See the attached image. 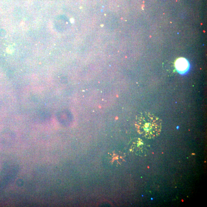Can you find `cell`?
Here are the masks:
<instances>
[{
	"instance_id": "1",
	"label": "cell",
	"mask_w": 207,
	"mask_h": 207,
	"mask_svg": "<svg viewBox=\"0 0 207 207\" xmlns=\"http://www.w3.org/2000/svg\"><path fill=\"white\" fill-rule=\"evenodd\" d=\"M136 126L138 133L146 138H155L161 132V120L150 113L145 112L139 115L137 118Z\"/></svg>"
},
{
	"instance_id": "2",
	"label": "cell",
	"mask_w": 207,
	"mask_h": 207,
	"mask_svg": "<svg viewBox=\"0 0 207 207\" xmlns=\"http://www.w3.org/2000/svg\"><path fill=\"white\" fill-rule=\"evenodd\" d=\"M188 62L184 58H179L175 63V66L177 69L180 72H185L188 68Z\"/></svg>"
}]
</instances>
